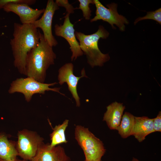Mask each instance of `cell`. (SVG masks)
I'll return each instance as SVG.
<instances>
[{
    "mask_svg": "<svg viewBox=\"0 0 161 161\" xmlns=\"http://www.w3.org/2000/svg\"><path fill=\"white\" fill-rule=\"evenodd\" d=\"M69 120L66 119L61 124L56 126L50 134V147H52L62 143H66L67 141L65 135V131L68 126Z\"/></svg>",
    "mask_w": 161,
    "mask_h": 161,
    "instance_id": "cell-16",
    "label": "cell"
},
{
    "mask_svg": "<svg viewBox=\"0 0 161 161\" xmlns=\"http://www.w3.org/2000/svg\"><path fill=\"white\" fill-rule=\"evenodd\" d=\"M56 55L41 34L39 43L29 52L25 62V75L44 83L46 72L50 66L54 64Z\"/></svg>",
    "mask_w": 161,
    "mask_h": 161,
    "instance_id": "cell-2",
    "label": "cell"
},
{
    "mask_svg": "<svg viewBox=\"0 0 161 161\" xmlns=\"http://www.w3.org/2000/svg\"><path fill=\"white\" fill-rule=\"evenodd\" d=\"M93 0L96 7V15L90 20L91 22L101 20L108 23L114 29H116L114 26V24L121 31L125 30V24H128L129 22L124 16L119 14L117 12V4L113 3L107 4L106 6L108 8H107L99 0Z\"/></svg>",
    "mask_w": 161,
    "mask_h": 161,
    "instance_id": "cell-7",
    "label": "cell"
},
{
    "mask_svg": "<svg viewBox=\"0 0 161 161\" xmlns=\"http://www.w3.org/2000/svg\"><path fill=\"white\" fill-rule=\"evenodd\" d=\"M57 83H46L39 82L29 77L17 78L11 83L8 90L9 93L12 94L16 92L22 94L25 100L30 102L33 95L36 94H44L46 91H52L65 96L60 91V88H50Z\"/></svg>",
    "mask_w": 161,
    "mask_h": 161,
    "instance_id": "cell-5",
    "label": "cell"
},
{
    "mask_svg": "<svg viewBox=\"0 0 161 161\" xmlns=\"http://www.w3.org/2000/svg\"><path fill=\"white\" fill-rule=\"evenodd\" d=\"M16 148L18 156L30 161L35 156L44 139L36 132L24 129L18 131Z\"/></svg>",
    "mask_w": 161,
    "mask_h": 161,
    "instance_id": "cell-6",
    "label": "cell"
},
{
    "mask_svg": "<svg viewBox=\"0 0 161 161\" xmlns=\"http://www.w3.org/2000/svg\"><path fill=\"white\" fill-rule=\"evenodd\" d=\"M150 19L157 21L161 24V8L155 11L147 12L146 15L143 17H139L136 19L134 24L135 25L138 21Z\"/></svg>",
    "mask_w": 161,
    "mask_h": 161,
    "instance_id": "cell-19",
    "label": "cell"
},
{
    "mask_svg": "<svg viewBox=\"0 0 161 161\" xmlns=\"http://www.w3.org/2000/svg\"><path fill=\"white\" fill-rule=\"evenodd\" d=\"M80 2L79 7L76 9L81 10L82 12L83 16L85 19L89 20L90 19L92 15V11L89 7L90 4H94L93 0H78Z\"/></svg>",
    "mask_w": 161,
    "mask_h": 161,
    "instance_id": "cell-18",
    "label": "cell"
},
{
    "mask_svg": "<svg viewBox=\"0 0 161 161\" xmlns=\"http://www.w3.org/2000/svg\"><path fill=\"white\" fill-rule=\"evenodd\" d=\"M59 9V7L53 0H48L41 17L33 24L36 28H40L42 31L45 40L51 47H55L58 42L53 35L52 23L55 11Z\"/></svg>",
    "mask_w": 161,
    "mask_h": 161,
    "instance_id": "cell-8",
    "label": "cell"
},
{
    "mask_svg": "<svg viewBox=\"0 0 161 161\" xmlns=\"http://www.w3.org/2000/svg\"><path fill=\"white\" fill-rule=\"evenodd\" d=\"M153 126L154 132L161 131V112H159L156 117L153 118Z\"/></svg>",
    "mask_w": 161,
    "mask_h": 161,
    "instance_id": "cell-22",
    "label": "cell"
},
{
    "mask_svg": "<svg viewBox=\"0 0 161 161\" xmlns=\"http://www.w3.org/2000/svg\"><path fill=\"white\" fill-rule=\"evenodd\" d=\"M135 117L128 112H125L123 115L120 123L116 129L122 138H126L131 135L135 122Z\"/></svg>",
    "mask_w": 161,
    "mask_h": 161,
    "instance_id": "cell-17",
    "label": "cell"
},
{
    "mask_svg": "<svg viewBox=\"0 0 161 161\" xmlns=\"http://www.w3.org/2000/svg\"><path fill=\"white\" fill-rule=\"evenodd\" d=\"M13 27V38L10 41L13 64L20 73L25 75L27 55L38 44L41 33L32 24L15 22Z\"/></svg>",
    "mask_w": 161,
    "mask_h": 161,
    "instance_id": "cell-1",
    "label": "cell"
},
{
    "mask_svg": "<svg viewBox=\"0 0 161 161\" xmlns=\"http://www.w3.org/2000/svg\"><path fill=\"white\" fill-rule=\"evenodd\" d=\"M131 161H139V160L136 158L133 157Z\"/></svg>",
    "mask_w": 161,
    "mask_h": 161,
    "instance_id": "cell-24",
    "label": "cell"
},
{
    "mask_svg": "<svg viewBox=\"0 0 161 161\" xmlns=\"http://www.w3.org/2000/svg\"><path fill=\"white\" fill-rule=\"evenodd\" d=\"M153 119L146 116L135 117V122L131 135L140 142L145 140L148 134L154 132Z\"/></svg>",
    "mask_w": 161,
    "mask_h": 161,
    "instance_id": "cell-14",
    "label": "cell"
},
{
    "mask_svg": "<svg viewBox=\"0 0 161 161\" xmlns=\"http://www.w3.org/2000/svg\"><path fill=\"white\" fill-rule=\"evenodd\" d=\"M75 35L79 41L81 49L86 56L88 63L92 67L102 66L109 60V54L102 53L98 46L100 39H106L109 35V32L103 26L100 25L97 31L91 34L76 31Z\"/></svg>",
    "mask_w": 161,
    "mask_h": 161,
    "instance_id": "cell-3",
    "label": "cell"
},
{
    "mask_svg": "<svg viewBox=\"0 0 161 161\" xmlns=\"http://www.w3.org/2000/svg\"><path fill=\"white\" fill-rule=\"evenodd\" d=\"M69 14L66 13L63 24H56L54 26L55 35L63 38L68 42L72 54V61H75L78 57L82 56L83 53L80 49L79 43L75 35L74 24L70 22Z\"/></svg>",
    "mask_w": 161,
    "mask_h": 161,
    "instance_id": "cell-9",
    "label": "cell"
},
{
    "mask_svg": "<svg viewBox=\"0 0 161 161\" xmlns=\"http://www.w3.org/2000/svg\"></svg>",
    "mask_w": 161,
    "mask_h": 161,
    "instance_id": "cell-25",
    "label": "cell"
},
{
    "mask_svg": "<svg viewBox=\"0 0 161 161\" xmlns=\"http://www.w3.org/2000/svg\"><path fill=\"white\" fill-rule=\"evenodd\" d=\"M74 65L72 63H67L62 66L58 70V80L60 85L64 83H67L68 89L72 94L76 103V106L80 105V98L77 91V86L78 81L81 78L87 77L83 68L81 71V76L76 77L73 74Z\"/></svg>",
    "mask_w": 161,
    "mask_h": 161,
    "instance_id": "cell-10",
    "label": "cell"
},
{
    "mask_svg": "<svg viewBox=\"0 0 161 161\" xmlns=\"http://www.w3.org/2000/svg\"><path fill=\"white\" fill-rule=\"evenodd\" d=\"M5 12H13L19 17L22 24H32L44 12L45 9H34L28 5L23 4L9 3L3 8Z\"/></svg>",
    "mask_w": 161,
    "mask_h": 161,
    "instance_id": "cell-11",
    "label": "cell"
},
{
    "mask_svg": "<svg viewBox=\"0 0 161 161\" xmlns=\"http://www.w3.org/2000/svg\"><path fill=\"white\" fill-rule=\"evenodd\" d=\"M36 2L35 0H0V10L9 3L23 4L30 6L35 4Z\"/></svg>",
    "mask_w": 161,
    "mask_h": 161,
    "instance_id": "cell-20",
    "label": "cell"
},
{
    "mask_svg": "<svg viewBox=\"0 0 161 161\" xmlns=\"http://www.w3.org/2000/svg\"><path fill=\"white\" fill-rule=\"evenodd\" d=\"M125 109L122 103L116 101L107 106L103 121L106 122L110 129L116 130L120 123Z\"/></svg>",
    "mask_w": 161,
    "mask_h": 161,
    "instance_id": "cell-13",
    "label": "cell"
},
{
    "mask_svg": "<svg viewBox=\"0 0 161 161\" xmlns=\"http://www.w3.org/2000/svg\"><path fill=\"white\" fill-rule=\"evenodd\" d=\"M57 5L59 7H64L66 9V13L70 15L73 13L75 8L70 4L67 0H56L55 1Z\"/></svg>",
    "mask_w": 161,
    "mask_h": 161,
    "instance_id": "cell-21",
    "label": "cell"
},
{
    "mask_svg": "<svg viewBox=\"0 0 161 161\" xmlns=\"http://www.w3.org/2000/svg\"><path fill=\"white\" fill-rule=\"evenodd\" d=\"M30 161H71V159L61 145L51 147L49 143L44 142Z\"/></svg>",
    "mask_w": 161,
    "mask_h": 161,
    "instance_id": "cell-12",
    "label": "cell"
},
{
    "mask_svg": "<svg viewBox=\"0 0 161 161\" xmlns=\"http://www.w3.org/2000/svg\"><path fill=\"white\" fill-rule=\"evenodd\" d=\"M0 161H5V160H3L0 159ZM13 161H27L24 160H23L22 159V160H21V159H18L17 158L15 160Z\"/></svg>",
    "mask_w": 161,
    "mask_h": 161,
    "instance_id": "cell-23",
    "label": "cell"
},
{
    "mask_svg": "<svg viewBox=\"0 0 161 161\" xmlns=\"http://www.w3.org/2000/svg\"><path fill=\"white\" fill-rule=\"evenodd\" d=\"M18 156L16 148V142L8 140L7 136L0 134V159L13 161Z\"/></svg>",
    "mask_w": 161,
    "mask_h": 161,
    "instance_id": "cell-15",
    "label": "cell"
},
{
    "mask_svg": "<svg viewBox=\"0 0 161 161\" xmlns=\"http://www.w3.org/2000/svg\"><path fill=\"white\" fill-rule=\"evenodd\" d=\"M75 138L83 151L85 161H101L106 149L102 141L96 137L87 128L76 126Z\"/></svg>",
    "mask_w": 161,
    "mask_h": 161,
    "instance_id": "cell-4",
    "label": "cell"
}]
</instances>
